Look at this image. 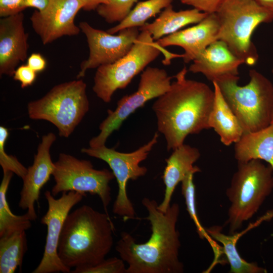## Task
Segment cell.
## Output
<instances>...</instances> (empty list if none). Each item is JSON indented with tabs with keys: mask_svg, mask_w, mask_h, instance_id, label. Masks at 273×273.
<instances>
[{
	"mask_svg": "<svg viewBox=\"0 0 273 273\" xmlns=\"http://www.w3.org/2000/svg\"><path fill=\"white\" fill-rule=\"evenodd\" d=\"M142 203L148 215L151 236L144 243H138L129 233L122 232L115 249L128 266L126 273H182L183 263L179 259V233L176 223L179 214L177 203L165 212L158 208L154 200L144 197Z\"/></svg>",
	"mask_w": 273,
	"mask_h": 273,
	"instance_id": "1",
	"label": "cell"
},
{
	"mask_svg": "<svg viewBox=\"0 0 273 273\" xmlns=\"http://www.w3.org/2000/svg\"><path fill=\"white\" fill-rule=\"evenodd\" d=\"M188 71L185 66L179 71L170 89L152 106L158 130L164 135L168 151L184 144L188 135L210 128L214 89L204 82L187 79Z\"/></svg>",
	"mask_w": 273,
	"mask_h": 273,
	"instance_id": "2",
	"label": "cell"
},
{
	"mask_svg": "<svg viewBox=\"0 0 273 273\" xmlns=\"http://www.w3.org/2000/svg\"><path fill=\"white\" fill-rule=\"evenodd\" d=\"M114 226L107 213L83 205L69 213L58 246L62 262L80 273L106 258L113 246Z\"/></svg>",
	"mask_w": 273,
	"mask_h": 273,
	"instance_id": "3",
	"label": "cell"
},
{
	"mask_svg": "<svg viewBox=\"0 0 273 273\" xmlns=\"http://www.w3.org/2000/svg\"><path fill=\"white\" fill-rule=\"evenodd\" d=\"M249 75L250 80L244 86L238 84L239 76H225L214 81L244 132L267 127L273 113L272 83L255 69L250 70Z\"/></svg>",
	"mask_w": 273,
	"mask_h": 273,
	"instance_id": "4",
	"label": "cell"
},
{
	"mask_svg": "<svg viewBox=\"0 0 273 273\" xmlns=\"http://www.w3.org/2000/svg\"><path fill=\"white\" fill-rule=\"evenodd\" d=\"M215 14L219 23L218 40L244 64L255 65L258 54L252 35L259 25L273 21V13L254 0H223Z\"/></svg>",
	"mask_w": 273,
	"mask_h": 273,
	"instance_id": "5",
	"label": "cell"
},
{
	"mask_svg": "<svg viewBox=\"0 0 273 273\" xmlns=\"http://www.w3.org/2000/svg\"><path fill=\"white\" fill-rule=\"evenodd\" d=\"M273 190V168L261 160L238 163L226 195L231 205L225 224L234 234L258 211Z\"/></svg>",
	"mask_w": 273,
	"mask_h": 273,
	"instance_id": "6",
	"label": "cell"
},
{
	"mask_svg": "<svg viewBox=\"0 0 273 273\" xmlns=\"http://www.w3.org/2000/svg\"><path fill=\"white\" fill-rule=\"evenodd\" d=\"M86 84L80 79L58 84L27 105L30 118L49 121L61 137L68 138L89 110Z\"/></svg>",
	"mask_w": 273,
	"mask_h": 273,
	"instance_id": "7",
	"label": "cell"
},
{
	"mask_svg": "<svg viewBox=\"0 0 273 273\" xmlns=\"http://www.w3.org/2000/svg\"><path fill=\"white\" fill-rule=\"evenodd\" d=\"M164 52L148 31H141L124 56L113 63L97 68L94 78V92L103 102H110L116 90L125 88L135 76Z\"/></svg>",
	"mask_w": 273,
	"mask_h": 273,
	"instance_id": "8",
	"label": "cell"
},
{
	"mask_svg": "<svg viewBox=\"0 0 273 273\" xmlns=\"http://www.w3.org/2000/svg\"><path fill=\"white\" fill-rule=\"evenodd\" d=\"M54 164L52 175L55 184L51 192L54 196L69 191L97 195L105 212L109 215L108 208L111 200L109 183L115 178L112 171L106 168L96 169L90 161L64 153H60Z\"/></svg>",
	"mask_w": 273,
	"mask_h": 273,
	"instance_id": "9",
	"label": "cell"
},
{
	"mask_svg": "<svg viewBox=\"0 0 273 273\" xmlns=\"http://www.w3.org/2000/svg\"><path fill=\"white\" fill-rule=\"evenodd\" d=\"M159 134L155 132L152 139L138 149L130 152H118L105 145L98 147L83 148L81 152L106 162L110 167L118 187V194L114 202L113 212L124 220L135 218L133 206L128 197L126 186L129 179L136 180L144 176L148 169L140 163L145 160L157 143Z\"/></svg>",
	"mask_w": 273,
	"mask_h": 273,
	"instance_id": "10",
	"label": "cell"
},
{
	"mask_svg": "<svg viewBox=\"0 0 273 273\" xmlns=\"http://www.w3.org/2000/svg\"><path fill=\"white\" fill-rule=\"evenodd\" d=\"M172 77L163 69L148 67L144 70L137 90L121 98L114 110H108L107 116L100 124V132L90 140L89 147L105 145L112 133L118 130L122 123L136 110L144 106L147 102L167 92L170 88Z\"/></svg>",
	"mask_w": 273,
	"mask_h": 273,
	"instance_id": "11",
	"label": "cell"
},
{
	"mask_svg": "<svg viewBox=\"0 0 273 273\" xmlns=\"http://www.w3.org/2000/svg\"><path fill=\"white\" fill-rule=\"evenodd\" d=\"M44 196L48 204L46 213L41 218L40 222L47 227L44 252L42 258L32 273L71 272L60 259L58 246L62 229L71 209L82 201L85 195L79 192H63L58 199L51 192L47 191Z\"/></svg>",
	"mask_w": 273,
	"mask_h": 273,
	"instance_id": "12",
	"label": "cell"
},
{
	"mask_svg": "<svg viewBox=\"0 0 273 273\" xmlns=\"http://www.w3.org/2000/svg\"><path fill=\"white\" fill-rule=\"evenodd\" d=\"M79 27L86 36L89 53L80 64L77 79L84 77L88 69L113 63L122 58L130 51L140 32L139 28L131 27L115 35L95 28L84 21L80 22Z\"/></svg>",
	"mask_w": 273,
	"mask_h": 273,
	"instance_id": "13",
	"label": "cell"
},
{
	"mask_svg": "<svg viewBox=\"0 0 273 273\" xmlns=\"http://www.w3.org/2000/svg\"><path fill=\"white\" fill-rule=\"evenodd\" d=\"M80 9L78 0H50L45 10H36L31 16L32 28L44 45L64 36L77 35L81 29L74 20Z\"/></svg>",
	"mask_w": 273,
	"mask_h": 273,
	"instance_id": "14",
	"label": "cell"
},
{
	"mask_svg": "<svg viewBox=\"0 0 273 273\" xmlns=\"http://www.w3.org/2000/svg\"><path fill=\"white\" fill-rule=\"evenodd\" d=\"M56 140V136L53 132L42 136L33 164L27 168V173L22 179L18 206L27 210L26 213L32 221L37 218L35 203L39 200L40 190L48 181L55 169L50 149Z\"/></svg>",
	"mask_w": 273,
	"mask_h": 273,
	"instance_id": "15",
	"label": "cell"
},
{
	"mask_svg": "<svg viewBox=\"0 0 273 273\" xmlns=\"http://www.w3.org/2000/svg\"><path fill=\"white\" fill-rule=\"evenodd\" d=\"M219 23L215 14L211 13L196 25L180 30L155 41L162 48L175 46L184 50L185 63L193 62L210 44L218 40Z\"/></svg>",
	"mask_w": 273,
	"mask_h": 273,
	"instance_id": "16",
	"label": "cell"
},
{
	"mask_svg": "<svg viewBox=\"0 0 273 273\" xmlns=\"http://www.w3.org/2000/svg\"><path fill=\"white\" fill-rule=\"evenodd\" d=\"M22 12L0 19V75L13 76L21 62L27 59L28 34Z\"/></svg>",
	"mask_w": 273,
	"mask_h": 273,
	"instance_id": "17",
	"label": "cell"
},
{
	"mask_svg": "<svg viewBox=\"0 0 273 273\" xmlns=\"http://www.w3.org/2000/svg\"><path fill=\"white\" fill-rule=\"evenodd\" d=\"M243 64L226 43L217 40L193 61L188 71L201 73L212 82L225 76H239L238 69Z\"/></svg>",
	"mask_w": 273,
	"mask_h": 273,
	"instance_id": "18",
	"label": "cell"
},
{
	"mask_svg": "<svg viewBox=\"0 0 273 273\" xmlns=\"http://www.w3.org/2000/svg\"><path fill=\"white\" fill-rule=\"evenodd\" d=\"M200 157V153L197 148L184 144L173 150L165 160L166 165L162 176L165 191L163 201L158 205L160 210L167 211L176 187L189 172L201 171L199 167L194 165Z\"/></svg>",
	"mask_w": 273,
	"mask_h": 273,
	"instance_id": "19",
	"label": "cell"
},
{
	"mask_svg": "<svg viewBox=\"0 0 273 273\" xmlns=\"http://www.w3.org/2000/svg\"><path fill=\"white\" fill-rule=\"evenodd\" d=\"M214 100L208 123L220 137L221 142L228 146L237 143L244 130L238 118L222 95L217 83L212 82Z\"/></svg>",
	"mask_w": 273,
	"mask_h": 273,
	"instance_id": "20",
	"label": "cell"
},
{
	"mask_svg": "<svg viewBox=\"0 0 273 273\" xmlns=\"http://www.w3.org/2000/svg\"><path fill=\"white\" fill-rule=\"evenodd\" d=\"M238 163L263 160L273 168V123L255 132H244L234 147Z\"/></svg>",
	"mask_w": 273,
	"mask_h": 273,
	"instance_id": "21",
	"label": "cell"
},
{
	"mask_svg": "<svg viewBox=\"0 0 273 273\" xmlns=\"http://www.w3.org/2000/svg\"><path fill=\"white\" fill-rule=\"evenodd\" d=\"M208 14L197 9L175 11L170 5L152 23H146L139 30L148 31L155 41L175 33L188 25L200 22Z\"/></svg>",
	"mask_w": 273,
	"mask_h": 273,
	"instance_id": "22",
	"label": "cell"
},
{
	"mask_svg": "<svg viewBox=\"0 0 273 273\" xmlns=\"http://www.w3.org/2000/svg\"><path fill=\"white\" fill-rule=\"evenodd\" d=\"M27 251L25 231H17L0 236V273H13L21 268Z\"/></svg>",
	"mask_w": 273,
	"mask_h": 273,
	"instance_id": "23",
	"label": "cell"
},
{
	"mask_svg": "<svg viewBox=\"0 0 273 273\" xmlns=\"http://www.w3.org/2000/svg\"><path fill=\"white\" fill-rule=\"evenodd\" d=\"M222 228L214 226L207 228L206 231L214 240L221 243L223 251L230 264L231 273H265L266 270L255 262H248L242 258L236 248V243L239 235H226L221 232Z\"/></svg>",
	"mask_w": 273,
	"mask_h": 273,
	"instance_id": "24",
	"label": "cell"
},
{
	"mask_svg": "<svg viewBox=\"0 0 273 273\" xmlns=\"http://www.w3.org/2000/svg\"><path fill=\"white\" fill-rule=\"evenodd\" d=\"M13 173L3 172L0 185V236L17 231H26L32 225V220L26 213L21 215L14 214L8 205L7 193Z\"/></svg>",
	"mask_w": 273,
	"mask_h": 273,
	"instance_id": "25",
	"label": "cell"
},
{
	"mask_svg": "<svg viewBox=\"0 0 273 273\" xmlns=\"http://www.w3.org/2000/svg\"><path fill=\"white\" fill-rule=\"evenodd\" d=\"M173 0H147L139 2L128 16L116 26L108 29L111 34L131 27L140 28L150 18L159 13L161 10L171 5Z\"/></svg>",
	"mask_w": 273,
	"mask_h": 273,
	"instance_id": "26",
	"label": "cell"
},
{
	"mask_svg": "<svg viewBox=\"0 0 273 273\" xmlns=\"http://www.w3.org/2000/svg\"><path fill=\"white\" fill-rule=\"evenodd\" d=\"M196 173L197 172L195 171L189 172L182 180L181 194L185 200L187 211L195 224L198 235L201 239H206L209 242L214 250L215 257H217L220 253L219 248L217 247L206 230L203 228L198 217L196 207L195 186L193 181L194 174Z\"/></svg>",
	"mask_w": 273,
	"mask_h": 273,
	"instance_id": "27",
	"label": "cell"
},
{
	"mask_svg": "<svg viewBox=\"0 0 273 273\" xmlns=\"http://www.w3.org/2000/svg\"><path fill=\"white\" fill-rule=\"evenodd\" d=\"M138 0H109L96 9L99 16L108 23H120L129 14Z\"/></svg>",
	"mask_w": 273,
	"mask_h": 273,
	"instance_id": "28",
	"label": "cell"
},
{
	"mask_svg": "<svg viewBox=\"0 0 273 273\" xmlns=\"http://www.w3.org/2000/svg\"><path fill=\"white\" fill-rule=\"evenodd\" d=\"M9 135L7 128L0 126V165L3 172L12 171L22 179L26 175V168L13 155H9L5 150V145Z\"/></svg>",
	"mask_w": 273,
	"mask_h": 273,
	"instance_id": "29",
	"label": "cell"
},
{
	"mask_svg": "<svg viewBox=\"0 0 273 273\" xmlns=\"http://www.w3.org/2000/svg\"><path fill=\"white\" fill-rule=\"evenodd\" d=\"M124 261L116 257L105 259L99 263L82 270L80 273H126Z\"/></svg>",
	"mask_w": 273,
	"mask_h": 273,
	"instance_id": "30",
	"label": "cell"
},
{
	"mask_svg": "<svg viewBox=\"0 0 273 273\" xmlns=\"http://www.w3.org/2000/svg\"><path fill=\"white\" fill-rule=\"evenodd\" d=\"M13 76L14 80L20 82L21 87L24 88L33 84L36 72L27 64L22 65L17 68Z\"/></svg>",
	"mask_w": 273,
	"mask_h": 273,
	"instance_id": "31",
	"label": "cell"
},
{
	"mask_svg": "<svg viewBox=\"0 0 273 273\" xmlns=\"http://www.w3.org/2000/svg\"><path fill=\"white\" fill-rule=\"evenodd\" d=\"M26 8L25 0H0V17L14 15Z\"/></svg>",
	"mask_w": 273,
	"mask_h": 273,
	"instance_id": "32",
	"label": "cell"
},
{
	"mask_svg": "<svg viewBox=\"0 0 273 273\" xmlns=\"http://www.w3.org/2000/svg\"><path fill=\"white\" fill-rule=\"evenodd\" d=\"M223 0H180L181 3L192 6L207 14L215 13Z\"/></svg>",
	"mask_w": 273,
	"mask_h": 273,
	"instance_id": "33",
	"label": "cell"
},
{
	"mask_svg": "<svg viewBox=\"0 0 273 273\" xmlns=\"http://www.w3.org/2000/svg\"><path fill=\"white\" fill-rule=\"evenodd\" d=\"M27 65L34 71H42L46 67L47 62L39 53H32L27 59Z\"/></svg>",
	"mask_w": 273,
	"mask_h": 273,
	"instance_id": "34",
	"label": "cell"
},
{
	"mask_svg": "<svg viewBox=\"0 0 273 273\" xmlns=\"http://www.w3.org/2000/svg\"><path fill=\"white\" fill-rule=\"evenodd\" d=\"M82 6V9L85 11H91L96 9L99 6L105 4L109 0H78Z\"/></svg>",
	"mask_w": 273,
	"mask_h": 273,
	"instance_id": "35",
	"label": "cell"
},
{
	"mask_svg": "<svg viewBox=\"0 0 273 273\" xmlns=\"http://www.w3.org/2000/svg\"><path fill=\"white\" fill-rule=\"evenodd\" d=\"M50 0H25L26 8H34L39 11H42L48 6Z\"/></svg>",
	"mask_w": 273,
	"mask_h": 273,
	"instance_id": "36",
	"label": "cell"
},
{
	"mask_svg": "<svg viewBox=\"0 0 273 273\" xmlns=\"http://www.w3.org/2000/svg\"><path fill=\"white\" fill-rule=\"evenodd\" d=\"M258 5L273 13V0H254Z\"/></svg>",
	"mask_w": 273,
	"mask_h": 273,
	"instance_id": "37",
	"label": "cell"
},
{
	"mask_svg": "<svg viewBox=\"0 0 273 273\" xmlns=\"http://www.w3.org/2000/svg\"><path fill=\"white\" fill-rule=\"evenodd\" d=\"M272 73H273V69L272 70ZM271 123H273V113H272V119H271Z\"/></svg>",
	"mask_w": 273,
	"mask_h": 273,
	"instance_id": "38",
	"label": "cell"
}]
</instances>
